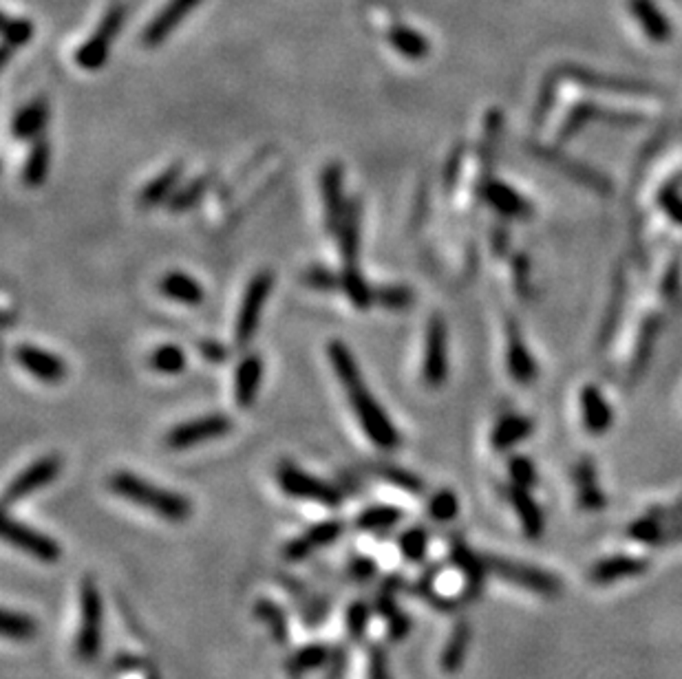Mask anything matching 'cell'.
I'll return each mask as SVG.
<instances>
[{
  "label": "cell",
  "instance_id": "6da1fadb",
  "mask_svg": "<svg viewBox=\"0 0 682 679\" xmlns=\"http://www.w3.org/2000/svg\"><path fill=\"white\" fill-rule=\"evenodd\" d=\"M327 357L336 378L341 379V384L345 386L347 397H349L351 401V408H354L364 435L380 450L398 448L402 437H400L398 428L394 426L389 415L385 413L380 401L364 386L363 373H360L358 362H356L351 348L347 347L342 340H332V342L327 344Z\"/></svg>",
  "mask_w": 682,
  "mask_h": 679
},
{
  "label": "cell",
  "instance_id": "7a4b0ae2",
  "mask_svg": "<svg viewBox=\"0 0 682 679\" xmlns=\"http://www.w3.org/2000/svg\"><path fill=\"white\" fill-rule=\"evenodd\" d=\"M109 488L111 492H115L124 501H131L135 506L150 509V512H155L159 518L168 523H184L193 514V503L184 494L159 488V485L150 484V481L142 479V477L133 475V472H115L109 479Z\"/></svg>",
  "mask_w": 682,
  "mask_h": 679
},
{
  "label": "cell",
  "instance_id": "3957f363",
  "mask_svg": "<svg viewBox=\"0 0 682 679\" xmlns=\"http://www.w3.org/2000/svg\"><path fill=\"white\" fill-rule=\"evenodd\" d=\"M360 218H363L360 201H349L347 217L342 221L341 232H338V245H341L342 258V289H345L351 305L364 311L373 305V289L369 287L363 271H360Z\"/></svg>",
  "mask_w": 682,
  "mask_h": 679
},
{
  "label": "cell",
  "instance_id": "277c9868",
  "mask_svg": "<svg viewBox=\"0 0 682 679\" xmlns=\"http://www.w3.org/2000/svg\"><path fill=\"white\" fill-rule=\"evenodd\" d=\"M102 593L96 580L84 578L80 587V629L75 640V653L82 662H96L102 649Z\"/></svg>",
  "mask_w": 682,
  "mask_h": 679
},
{
  "label": "cell",
  "instance_id": "5b68a950",
  "mask_svg": "<svg viewBox=\"0 0 682 679\" xmlns=\"http://www.w3.org/2000/svg\"><path fill=\"white\" fill-rule=\"evenodd\" d=\"M276 484H279L280 492L287 494L289 499H298V501L320 503L325 507H338L342 503L341 492L332 484L301 470V468L289 462H283L279 466Z\"/></svg>",
  "mask_w": 682,
  "mask_h": 679
},
{
  "label": "cell",
  "instance_id": "8992f818",
  "mask_svg": "<svg viewBox=\"0 0 682 679\" xmlns=\"http://www.w3.org/2000/svg\"><path fill=\"white\" fill-rule=\"evenodd\" d=\"M272 287H274V274L270 270H261L249 278L248 287H245L243 298H241L239 314H236V327L234 340L236 347L245 348L254 340L258 323H261L263 307H265L267 298H270Z\"/></svg>",
  "mask_w": 682,
  "mask_h": 679
},
{
  "label": "cell",
  "instance_id": "52a82bcc",
  "mask_svg": "<svg viewBox=\"0 0 682 679\" xmlns=\"http://www.w3.org/2000/svg\"><path fill=\"white\" fill-rule=\"evenodd\" d=\"M124 16H126V9L122 4H113L111 9H106V13L102 16L100 25L96 27L91 38L80 44L78 51H75V65L80 69L97 71L106 65L115 35L119 34L124 25Z\"/></svg>",
  "mask_w": 682,
  "mask_h": 679
},
{
  "label": "cell",
  "instance_id": "ba28073f",
  "mask_svg": "<svg viewBox=\"0 0 682 679\" xmlns=\"http://www.w3.org/2000/svg\"><path fill=\"white\" fill-rule=\"evenodd\" d=\"M484 561L488 571H493L494 576H499L506 583H512L515 587L548 598L561 593V580L556 576L548 574V571L537 569L533 565H524V562L508 561V558L502 556H484Z\"/></svg>",
  "mask_w": 682,
  "mask_h": 679
},
{
  "label": "cell",
  "instance_id": "9c48e42d",
  "mask_svg": "<svg viewBox=\"0 0 682 679\" xmlns=\"http://www.w3.org/2000/svg\"><path fill=\"white\" fill-rule=\"evenodd\" d=\"M232 431V419L224 413L202 415V417L188 419L180 426L171 428L164 437V444L168 450H188L203 441L219 439Z\"/></svg>",
  "mask_w": 682,
  "mask_h": 679
},
{
  "label": "cell",
  "instance_id": "30bf717a",
  "mask_svg": "<svg viewBox=\"0 0 682 679\" xmlns=\"http://www.w3.org/2000/svg\"><path fill=\"white\" fill-rule=\"evenodd\" d=\"M448 378V333L442 316H431L426 324L425 362H422V379L426 386L438 388Z\"/></svg>",
  "mask_w": 682,
  "mask_h": 679
},
{
  "label": "cell",
  "instance_id": "8fae6325",
  "mask_svg": "<svg viewBox=\"0 0 682 679\" xmlns=\"http://www.w3.org/2000/svg\"><path fill=\"white\" fill-rule=\"evenodd\" d=\"M62 472V459L57 454H47V457H40L38 462H34L31 466H27L11 484L4 490V506H11V503L22 501L29 494L38 492V490L47 488L49 484L57 479V475Z\"/></svg>",
  "mask_w": 682,
  "mask_h": 679
},
{
  "label": "cell",
  "instance_id": "7c38bea8",
  "mask_svg": "<svg viewBox=\"0 0 682 679\" xmlns=\"http://www.w3.org/2000/svg\"><path fill=\"white\" fill-rule=\"evenodd\" d=\"M3 536L13 547L29 553L31 558H35V561L40 562H57L62 556V549L56 540L44 536L42 531L34 530V527L25 525V523L13 521L11 516H4Z\"/></svg>",
  "mask_w": 682,
  "mask_h": 679
},
{
  "label": "cell",
  "instance_id": "4fadbf2b",
  "mask_svg": "<svg viewBox=\"0 0 682 679\" xmlns=\"http://www.w3.org/2000/svg\"><path fill=\"white\" fill-rule=\"evenodd\" d=\"M320 192L325 205V227L329 234L338 236L349 208L345 201V170L338 162L327 164L320 172Z\"/></svg>",
  "mask_w": 682,
  "mask_h": 679
},
{
  "label": "cell",
  "instance_id": "5bb4252c",
  "mask_svg": "<svg viewBox=\"0 0 682 679\" xmlns=\"http://www.w3.org/2000/svg\"><path fill=\"white\" fill-rule=\"evenodd\" d=\"M13 357L18 364L44 384H60L66 378V364L60 355L40 348L35 344H20L13 348Z\"/></svg>",
  "mask_w": 682,
  "mask_h": 679
},
{
  "label": "cell",
  "instance_id": "9a60e30c",
  "mask_svg": "<svg viewBox=\"0 0 682 679\" xmlns=\"http://www.w3.org/2000/svg\"><path fill=\"white\" fill-rule=\"evenodd\" d=\"M345 531V523L342 521H323L311 525L303 536L289 540L283 547V558L287 562H301L310 558L316 549L327 547V545L336 543Z\"/></svg>",
  "mask_w": 682,
  "mask_h": 679
},
{
  "label": "cell",
  "instance_id": "2e32d148",
  "mask_svg": "<svg viewBox=\"0 0 682 679\" xmlns=\"http://www.w3.org/2000/svg\"><path fill=\"white\" fill-rule=\"evenodd\" d=\"M199 4H202V0H168L162 11H159L157 16L146 25V29L142 31V42H144V47H159V44L184 22V18L188 16L190 11H195Z\"/></svg>",
  "mask_w": 682,
  "mask_h": 679
},
{
  "label": "cell",
  "instance_id": "e0dca14e",
  "mask_svg": "<svg viewBox=\"0 0 682 679\" xmlns=\"http://www.w3.org/2000/svg\"><path fill=\"white\" fill-rule=\"evenodd\" d=\"M451 562L466 578V589L462 593V600H472V598L479 596L486 583V574H488L484 558L477 556L462 538L455 536V538H451Z\"/></svg>",
  "mask_w": 682,
  "mask_h": 679
},
{
  "label": "cell",
  "instance_id": "ac0fdd59",
  "mask_svg": "<svg viewBox=\"0 0 682 679\" xmlns=\"http://www.w3.org/2000/svg\"><path fill=\"white\" fill-rule=\"evenodd\" d=\"M400 584H402V578H400V576H391V578H387L385 583H382L380 591H378L376 596V611L387 620L389 636L391 640L395 642L404 640V637L409 636V631H411V618H409V615L400 609L398 602H395V591L400 589Z\"/></svg>",
  "mask_w": 682,
  "mask_h": 679
},
{
  "label": "cell",
  "instance_id": "d6986e66",
  "mask_svg": "<svg viewBox=\"0 0 682 679\" xmlns=\"http://www.w3.org/2000/svg\"><path fill=\"white\" fill-rule=\"evenodd\" d=\"M579 404H581L583 426H586L590 435H605L612 428V408H609L608 400H605V395L599 388L592 386V384L583 386L581 395H579Z\"/></svg>",
  "mask_w": 682,
  "mask_h": 679
},
{
  "label": "cell",
  "instance_id": "ffe728a7",
  "mask_svg": "<svg viewBox=\"0 0 682 679\" xmlns=\"http://www.w3.org/2000/svg\"><path fill=\"white\" fill-rule=\"evenodd\" d=\"M481 196H484V201L490 208L497 210L503 217L525 218L533 212L528 201H525L515 187H510L503 181H497V179H490V181H486L484 186H481Z\"/></svg>",
  "mask_w": 682,
  "mask_h": 679
},
{
  "label": "cell",
  "instance_id": "44dd1931",
  "mask_svg": "<svg viewBox=\"0 0 682 679\" xmlns=\"http://www.w3.org/2000/svg\"><path fill=\"white\" fill-rule=\"evenodd\" d=\"M632 540L643 545H652V547H665V545L682 543V521L676 523H661L654 516H643L634 521L627 530Z\"/></svg>",
  "mask_w": 682,
  "mask_h": 679
},
{
  "label": "cell",
  "instance_id": "7402d4cb",
  "mask_svg": "<svg viewBox=\"0 0 682 679\" xmlns=\"http://www.w3.org/2000/svg\"><path fill=\"white\" fill-rule=\"evenodd\" d=\"M181 174H184V164L181 162L171 164L166 170H162L157 177L150 179V181L142 187L140 195H137V205L144 210H150L162 203H168V199H171L177 187H180Z\"/></svg>",
  "mask_w": 682,
  "mask_h": 679
},
{
  "label": "cell",
  "instance_id": "603a6c76",
  "mask_svg": "<svg viewBox=\"0 0 682 679\" xmlns=\"http://www.w3.org/2000/svg\"><path fill=\"white\" fill-rule=\"evenodd\" d=\"M506 364L512 378L519 384H530L537 378V364L533 360V353L525 347L524 338H521L519 327L515 323H508V338H506Z\"/></svg>",
  "mask_w": 682,
  "mask_h": 679
},
{
  "label": "cell",
  "instance_id": "cb8c5ba5",
  "mask_svg": "<svg viewBox=\"0 0 682 679\" xmlns=\"http://www.w3.org/2000/svg\"><path fill=\"white\" fill-rule=\"evenodd\" d=\"M49 122V102L44 97L27 102L11 119V135L20 141H34L42 135Z\"/></svg>",
  "mask_w": 682,
  "mask_h": 679
},
{
  "label": "cell",
  "instance_id": "d4e9b609",
  "mask_svg": "<svg viewBox=\"0 0 682 679\" xmlns=\"http://www.w3.org/2000/svg\"><path fill=\"white\" fill-rule=\"evenodd\" d=\"M263 379V360L257 353H248L239 362L234 373V400L239 408H249L257 400L258 386Z\"/></svg>",
  "mask_w": 682,
  "mask_h": 679
},
{
  "label": "cell",
  "instance_id": "484cf974",
  "mask_svg": "<svg viewBox=\"0 0 682 679\" xmlns=\"http://www.w3.org/2000/svg\"><path fill=\"white\" fill-rule=\"evenodd\" d=\"M508 499H510V506L515 507L517 516H519L524 534L530 540L541 538L543 530H546V521H543V512L539 503L530 497V490L512 484L510 490H508Z\"/></svg>",
  "mask_w": 682,
  "mask_h": 679
},
{
  "label": "cell",
  "instance_id": "4316f807",
  "mask_svg": "<svg viewBox=\"0 0 682 679\" xmlns=\"http://www.w3.org/2000/svg\"><path fill=\"white\" fill-rule=\"evenodd\" d=\"M648 571V561L636 556H612L596 562L590 571V580L594 584H612L623 578H634Z\"/></svg>",
  "mask_w": 682,
  "mask_h": 679
},
{
  "label": "cell",
  "instance_id": "83f0119b",
  "mask_svg": "<svg viewBox=\"0 0 682 679\" xmlns=\"http://www.w3.org/2000/svg\"><path fill=\"white\" fill-rule=\"evenodd\" d=\"M159 292L171 301L181 302L186 307H199L206 301L202 283L186 271H168L159 283Z\"/></svg>",
  "mask_w": 682,
  "mask_h": 679
},
{
  "label": "cell",
  "instance_id": "f1b7e54d",
  "mask_svg": "<svg viewBox=\"0 0 682 679\" xmlns=\"http://www.w3.org/2000/svg\"><path fill=\"white\" fill-rule=\"evenodd\" d=\"M574 485H577L579 506L586 512H599L605 507V494L596 479V468L590 459H581L574 468Z\"/></svg>",
  "mask_w": 682,
  "mask_h": 679
},
{
  "label": "cell",
  "instance_id": "f546056e",
  "mask_svg": "<svg viewBox=\"0 0 682 679\" xmlns=\"http://www.w3.org/2000/svg\"><path fill=\"white\" fill-rule=\"evenodd\" d=\"M630 11L634 13V18L643 27L649 40H654V42H667L670 40L671 27L661 9L654 4V0H630Z\"/></svg>",
  "mask_w": 682,
  "mask_h": 679
},
{
  "label": "cell",
  "instance_id": "4dcf8cb0",
  "mask_svg": "<svg viewBox=\"0 0 682 679\" xmlns=\"http://www.w3.org/2000/svg\"><path fill=\"white\" fill-rule=\"evenodd\" d=\"M387 40H389L391 47L400 53L407 60H425L431 51V44L426 40V35H422L420 31H416L413 27L407 25H394L387 34Z\"/></svg>",
  "mask_w": 682,
  "mask_h": 679
},
{
  "label": "cell",
  "instance_id": "1f68e13d",
  "mask_svg": "<svg viewBox=\"0 0 682 679\" xmlns=\"http://www.w3.org/2000/svg\"><path fill=\"white\" fill-rule=\"evenodd\" d=\"M471 637H472V629L466 620L455 624L451 637H448L447 646H444L442 651V658H440V667L444 668V673L453 675V673H457L459 668L464 667L468 646H471Z\"/></svg>",
  "mask_w": 682,
  "mask_h": 679
},
{
  "label": "cell",
  "instance_id": "d6a6232c",
  "mask_svg": "<svg viewBox=\"0 0 682 679\" xmlns=\"http://www.w3.org/2000/svg\"><path fill=\"white\" fill-rule=\"evenodd\" d=\"M530 432H533V422H530L528 417L506 415V417L499 419L497 426H494L493 435H490V444H493L494 450L503 453V450H510L512 446L524 441Z\"/></svg>",
  "mask_w": 682,
  "mask_h": 679
},
{
  "label": "cell",
  "instance_id": "836d02e7",
  "mask_svg": "<svg viewBox=\"0 0 682 679\" xmlns=\"http://www.w3.org/2000/svg\"><path fill=\"white\" fill-rule=\"evenodd\" d=\"M49 166H51V146L44 137H38L31 144L25 166H22V183L27 187H40L47 179Z\"/></svg>",
  "mask_w": 682,
  "mask_h": 679
},
{
  "label": "cell",
  "instance_id": "e575fe53",
  "mask_svg": "<svg viewBox=\"0 0 682 679\" xmlns=\"http://www.w3.org/2000/svg\"><path fill=\"white\" fill-rule=\"evenodd\" d=\"M34 35V22L29 18H16V16H3V49H0V60L3 66L7 65L11 51L18 47H25Z\"/></svg>",
  "mask_w": 682,
  "mask_h": 679
},
{
  "label": "cell",
  "instance_id": "d590c367",
  "mask_svg": "<svg viewBox=\"0 0 682 679\" xmlns=\"http://www.w3.org/2000/svg\"><path fill=\"white\" fill-rule=\"evenodd\" d=\"M329 655L332 653H329V649L325 645H307L303 646V649L294 651V653L285 660V671L292 677L305 675V673L325 667Z\"/></svg>",
  "mask_w": 682,
  "mask_h": 679
},
{
  "label": "cell",
  "instance_id": "8d00e7d4",
  "mask_svg": "<svg viewBox=\"0 0 682 679\" xmlns=\"http://www.w3.org/2000/svg\"><path fill=\"white\" fill-rule=\"evenodd\" d=\"M402 509L395 506H373L363 509V512L356 516L354 525L360 531H382L391 530V527L398 525L402 521Z\"/></svg>",
  "mask_w": 682,
  "mask_h": 679
},
{
  "label": "cell",
  "instance_id": "74e56055",
  "mask_svg": "<svg viewBox=\"0 0 682 679\" xmlns=\"http://www.w3.org/2000/svg\"><path fill=\"white\" fill-rule=\"evenodd\" d=\"M254 615H257V618L270 629L276 645H285V642H287L289 627H287V615H285L283 607L276 605L274 600H267V598H258L257 605H254Z\"/></svg>",
  "mask_w": 682,
  "mask_h": 679
},
{
  "label": "cell",
  "instance_id": "f35d334b",
  "mask_svg": "<svg viewBox=\"0 0 682 679\" xmlns=\"http://www.w3.org/2000/svg\"><path fill=\"white\" fill-rule=\"evenodd\" d=\"M208 187H211V177H208V174H202V177L197 179H190L188 183L177 187L175 195L168 199V208H171L172 212H188V210H193L195 205L202 203Z\"/></svg>",
  "mask_w": 682,
  "mask_h": 679
},
{
  "label": "cell",
  "instance_id": "ab89813d",
  "mask_svg": "<svg viewBox=\"0 0 682 679\" xmlns=\"http://www.w3.org/2000/svg\"><path fill=\"white\" fill-rule=\"evenodd\" d=\"M150 369L162 375H180L186 369V353L177 344H162L149 355Z\"/></svg>",
  "mask_w": 682,
  "mask_h": 679
},
{
  "label": "cell",
  "instance_id": "60d3db41",
  "mask_svg": "<svg viewBox=\"0 0 682 679\" xmlns=\"http://www.w3.org/2000/svg\"><path fill=\"white\" fill-rule=\"evenodd\" d=\"M416 294L407 285H380L373 289V305H380L382 309L404 311L413 305Z\"/></svg>",
  "mask_w": 682,
  "mask_h": 679
},
{
  "label": "cell",
  "instance_id": "b9f144b4",
  "mask_svg": "<svg viewBox=\"0 0 682 679\" xmlns=\"http://www.w3.org/2000/svg\"><path fill=\"white\" fill-rule=\"evenodd\" d=\"M3 636L7 640H16V642H27L38 633V624L31 615L20 614V611H3Z\"/></svg>",
  "mask_w": 682,
  "mask_h": 679
},
{
  "label": "cell",
  "instance_id": "7bdbcfd3",
  "mask_svg": "<svg viewBox=\"0 0 682 679\" xmlns=\"http://www.w3.org/2000/svg\"><path fill=\"white\" fill-rule=\"evenodd\" d=\"M398 545L400 553H402L409 562H422L426 558V549H429V531L420 525L411 527V530L402 531Z\"/></svg>",
  "mask_w": 682,
  "mask_h": 679
},
{
  "label": "cell",
  "instance_id": "ee69618b",
  "mask_svg": "<svg viewBox=\"0 0 682 679\" xmlns=\"http://www.w3.org/2000/svg\"><path fill=\"white\" fill-rule=\"evenodd\" d=\"M457 514L459 501L453 490H438V492L429 499V516L433 518L435 523H448L453 521V518H457Z\"/></svg>",
  "mask_w": 682,
  "mask_h": 679
},
{
  "label": "cell",
  "instance_id": "f6af8a7d",
  "mask_svg": "<svg viewBox=\"0 0 682 679\" xmlns=\"http://www.w3.org/2000/svg\"><path fill=\"white\" fill-rule=\"evenodd\" d=\"M303 283L318 292H336L342 289V276L325 265H310L303 271Z\"/></svg>",
  "mask_w": 682,
  "mask_h": 679
},
{
  "label": "cell",
  "instance_id": "bcb514c9",
  "mask_svg": "<svg viewBox=\"0 0 682 679\" xmlns=\"http://www.w3.org/2000/svg\"><path fill=\"white\" fill-rule=\"evenodd\" d=\"M369 620H372V607L364 600H354L347 607L345 627L351 640H363L364 633H367Z\"/></svg>",
  "mask_w": 682,
  "mask_h": 679
},
{
  "label": "cell",
  "instance_id": "7dc6e473",
  "mask_svg": "<svg viewBox=\"0 0 682 679\" xmlns=\"http://www.w3.org/2000/svg\"><path fill=\"white\" fill-rule=\"evenodd\" d=\"M380 477L385 481H389L391 485H395V488L404 490V492L422 494L426 490V484L420 479V477L413 475V472H409V470H404V468H400V466L380 468Z\"/></svg>",
  "mask_w": 682,
  "mask_h": 679
},
{
  "label": "cell",
  "instance_id": "c3c4849f",
  "mask_svg": "<svg viewBox=\"0 0 682 679\" xmlns=\"http://www.w3.org/2000/svg\"><path fill=\"white\" fill-rule=\"evenodd\" d=\"M508 475H510V481L515 485H521V488H534L537 485V470H534L533 462H528L525 457H515L508 462Z\"/></svg>",
  "mask_w": 682,
  "mask_h": 679
},
{
  "label": "cell",
  "instance_id": "681fc988",
  "mask_svg": "<svg viewBox=\"0 0 682 679\" xmlns=\"http://www.w3.org/2000/svg\"><path fill=\"white\" fill-rule=\"evenodd\" d=\"M369 679H391L389 660H387L385 649L380 645H373L369 649Z\"/></svg>",
  "mask_w": 682,
  "mask_h": 679
},
{
  "label": "cell",
  "instance_id": "f907efd6",
  "mask_svg": "<svg viewBox=\"0 0 682 679\" xmlns=\"http://www.w3.org/2000/svg\"><path fill=\"white\" fill-rule=\"evenodd\" d=\"M197 348L199 355H202L208 364H221V362H226L227 355H230L226 344L217 342V340H202V342L197 344Z\"/></svg>",
  "mask_w": 682,
  "mask_h": 679
},
{
  "label": "cell",
  "instance_id": "816d5d0a",
  "mask_svg": "<svg viewBox=\"0 0 682 679\" xmlns=\"http://www.w3.org/2000/svg\"><path fill=\"white\" fill-rule=\"evenodd\" d=\"M378 571V565L373 558H367V556H356L354 561L349 562V574L351 578L358 580V583H367V580H372L373 576H376Z\"/></svg>",
  "mask_w": 682,
  "mask_h": 679
},
{
  "label": "cell",
  "instance_id": "f5cc1de1",
  "mask_svg": "<svg viewBox=\"0 0 682 679\" xmlns=\"http://www.w3.org/2000/svg\"><path fill=\"white\" fill-rule=\"evenodd\" d=\"M462 146L453 150L451 157H448L447 166H444V183H447V190H453L455 183L459 179V170H462Z\"/></svg>",
  "mask_w": 682,
  "mask_h": 679
},
{
  "label": "cell",
  "instance_id": "db71d44e",
  "mask_svg": "<svg viewBox=\"0 0 682 679\" xmlns=\"http://www.w3.org/2000/svg\"><path fill=\"white\" fill-rule=\"evenodd\" d=\"M648 514L661 523L682 521V501L674 503V506H667V507H652Z\"/></svg>",
  "mask_w": 682,
  "mask_h": 679
}]
</instances>
